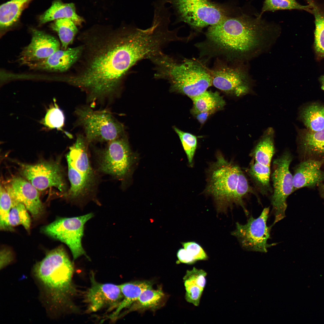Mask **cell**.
<instances>
[{
	"label": "cell",
	"mask_w": 324,
	"mask_h": 324,
	"mask_svg": "<svg viewBox=\"0 0 324 324\" xmlns=\"http://www.w3.org/2000/svg\"><path fill=\"white\" fill-rule=\"evenodd\" d=\"M82 46L66 50L60 49L47 58L27 66L32 70L51 72H63L67 70L80 56Z\"/></svg>",
	"instance_id": "18"
},
{
	"label": "cell",
	"mask_w": 324,
	"mask_h": 324,
	"mask_svg": "<svg viewBox=\"0 0 324 324\" xmlns=\"http://www.w3.org/2000/svg\"><path fill=\"white\" fill-rule=\"evenodd\" d=\"M93 216L90 213L78 217L60 218L45 226L43 231L47 235L67 245L75 260L82 256H86L82 240L85 224Z\"/></svg>",
	"instance_id": "8"
},
{
	"label": "cell",
	"mask_w": 324,
	"mask_h": 324,
	"mask_svg": "<svg viewBox=\"0 0 324 324\" xmlns=\"http://www.w3.org/2000/svg\"><path fill=\"white\" fill-rule=\"evenodd\" d=\"M150 60L154 65L156 78L167 80L171 91L185 95L191 99L212 84L211 74L196 62L187 60L178 63L163 52Z\"/></svg>",
	"instance_id": "3"
},
{
	"label": "cell",
	"mask_w": 324,
	"mask_h": 324,
	"mask_svg": "<svg viewBox=\"0 0 324 324\" xmlns=\"http://www.w3.org/2000/svg\"><path fill=\"white\" fill-rule=\"evenodd\" d=\"M216 161L208 172L206 192L214 198L219 211H225L235 203L236 194L240 168L218 153Z\"/></svg>",
	"instance_id": "6"
},
{
	"label": "cell",
	"mask_w": 324,
	"mask_h": 324,
	"mask_svg": "<svg viewBox=\"0 0 324 324\" xmlns=\"http://www.w3.org/2000/svg\"><path fill=\"white\" fill-rule=\"evenodd\" d=\"M123 298L117 308L108 316L115 321L118 318L122 310L128 308L138 299L145 289L152 288L151 282L146 281H136L125 283L119 285Z\"/></svg>",
	"instance_id": "23"
},
{
	"label": "cell",
	"mask_w": 324,
	"mask_h": 324,
	"mask_svg": "<svg viewBox=\"0 0 324 324\" xmlns=\"http://www.w3.org/2000/svg\"><path fill=\"white\" fill-rule=\"evenodd\" d=\"M269 208H264L257 218L251 216L245 224L236 223V228L232 232L239 241L242 246L248 250L266 253L268 248L276 245L269 244L271 227L267 225Z\"/></svg>",
	"instance_id": "11"
},
{
	"label": "cell",
	"mask_w": 324,
	"mask_h": 324,
	"mask_svg": "<svg viewBox=\"0 0 324 324\" xmlns=\"http://www.w3.org/2000/svg\"><path fill=\"white\" fill-rule=\"evenodd\" d=\"M206 272L201 269L194 267L190 270H187L183 278L184 283L196 284L204 289L206 283Z\"/></svg>",
	"instance_id": "38"
},
{
	"label": "cell",
	"mask_w": 324,
	"mask_h": 324,
	"mask_svg": "<svg viewBox=\"0 0 324 324\" xmlns=\"http://www.w3.org/2000/svg\"><path fill=\"white\" fill-rule=\"evenodd\" d=\"M98 163L101 172L121 178L128 172L131 157L127 140L123 136L108 142L99 151Z\"/></svg>",
	"instance_id": "12"
},
{
	"label": "cell",
	"mask_w": 324,
	"mask_h": 324,
	"mask_svg": "<svg viewBox=\"0 0 324 324\" xmlns=\"http://www.w3.org/2000/svg\"><path fill=\"white\" fill-rule=\"evenodd\" d=\"M253 192L252 189L249 185L246 178L240 169L236 191L235 204L241 206L245 211L246 214H248V212L244 208L242 199L246 195Z\"/></svg>",
	"instance_id": "37"
},
{
	"label": "cell",
	"mask_w": 324,
	"mask_h": 324,
	"mask_svg": "<svg viewBox=\"0 0 324 324\" xmlns=\"http://www.w3.org/2000/svg\"><path fill=\"white\" fill-rule=\"evenodd\" d=\"M174 130L178 135L186 154L189 164L192 165L193 160L197 146L196 136L189 133L184 132L176 127Z\"/></svg>",
	"instance_id": "35"
},
{
	"label": "cell",
	"mask_w": 324,
	"mask_h": 324,
	"mask_svg": "<svg viewBox=\"0 0 324 324\" xmlns=\"http://www.w3.org/2000/svg\"><path fill=\"white\" fill-rule=\"evenodd\" d=\"M64 18L70 19L76 25H80L84 21L83 19L76 14L74 3H64L61 0L54 1L50 7L39 16L38 21L39 24L41 25Z\"/></svg>",
	"instance_id": "21"
},
{
	"label": "cell",
	"mask_w": 324,
	"mask_h": 324,
	"mask_svg": "<svg viewBox=\"0 0 324 324\" xmlns=\"http://www.w3.org/2000/svg\"><path fill=\"white\" fill-rule=\"evenodd\" d=\"M211 76L212 84L224 92L240 96L249 91L245 77L238 69L223 66L214 70Z\"/></svg>",
	"instance_id": "16"
},
{
	"label": "cell",
	"mask_w": 324,
	"mask_h": 324,
	"mask_svg": "<svg viewBox=\"0 0 324 324\" xmlns=\"http://www.w3.org/2000/svg\"><path fill=\"white\" fill-rule=\"evenodd\" d=\"M6 189L12 197L24 205L33 218H36L40 215L43 207L39 192L28 181L20 177H14Z\"/></svg>",
	"instance_id": "15"
},
{
	"label": "cell",
	"mask_w": 324,
	"mask_h": 324,
	"mask_svg": "<svg viewBox=\"0 0 324 324\" xmlns=\"http://www.w3.org/2000/svg\"><path fill=\"white\" fill-rule=\"evenodd\" d=\"M182 246L196 261L206 260L208 256L202 248L198 243L193 242H182Z\"/></svg>",
	"instance_id": "40"
},
{
	"label": "cell",
	"mask_w": 324,
	"mask_h": 324,
	"mask_svg": "<svg viewBox=\"0 0 324 324\" xmlns=\"http://www.w3.org/2000/svg\"><path fill=\"white\" fill-rule=\"evenodd\" d=\"M0 228L3 230H12L9 222V215L13 204V199L8 191L2 185L0 189Z\"/></svg>",
	"instance_id": "33"
},
{
	"label": "cell",
	"mask_w": 324,
	"mask_h": 324,
	"mask_svg": "<svg viewBox=\"0 0 324 324\" xmlns=\"http://www.w3.org/2000/svg\"><path fill=\"white\" fill-rule=\"evenodd\" d=\"M76 26L71 20L68 18L56 20L51 24V28L57 33L63 50H66L72 42L78 31Z\"/></svg>",
	"instance_id": "29"
},
{
	"label": "cell",
	"mask_w": 324,
	"mask_h": 324,
	"mask_svg": "<svg viewBox=\"0 0 324 324\" xmlns=\"http://www.w3.org/2000/svg\"><path fill=\"white\" fill-rule=\"evenodd\" d=\"M300 118L309 130L316 132L324 129V107L318 104H312L303 108Z\"/></svg>",
	"instance_id": "28"
},
{
	"label": "cell",
	"mask_w": 324,
	"mask_h": 324,
	"mask_svg": "<svg viewBox=\"0 0 324 324\" xmlns=\"http://www.w3.org/2000/svg\"><path fill=\"white\" fill-rule=\"evenodd\" d=\"M292 158L288 152H285L273 162L272 178L274 192L271 203L274 215L273 224L285 217L287 197L293 191V176L289 166Z\"/></svg>",
	"instance_id": "9"
},
{
	"label": "cell",
	"mask_w": 324,
	"mask_h": 324,
	"mask_svg": "<svg viewBox=\"0 0 324 324\" xmlns=\"http://www.w3.org/2000/svg\"><path fill=\"white\" fill-rule=\"evenodd\" d=\"M192 100L193 106L191 111L194 115L203 112L215 113L225 104V100L217 92L206 91Z\"/></svg>",
	"instance_id": "26"
},
{
	"label": "cell",
	"mask_w": 324,
	"mask_h": 324,
	"mask_svg": "<svg viewBox=\"0 0 324 324\" xmlns=\"http://www.w3.org/2000/svg\"><path fill=\"white\" fill-rule=\"evenodd\" d=\"M76 125L81 127L89 143L108 142L124 134L123 125L106 110H95L89 105L81 106L74 111Z\"/></svg>",
	"instance_id": "5"
},
{
	"label": "cell",
	"mask_w": 324,
	"mask_h": 324,
	"mask_svg": "<svg viewBox=\"0 0 324 324\" xmlns=\"http://www.w3.org/2000/svg\"><path fill=\"white\" fill-rule=\"evenodd\" d=\"M29 44L20 53L18 60L21 65H28L45 59L60 49L59 41L53 36L36 29H32Z\"/></svg>",
	"instance_id": "14"
},
{
	"label": "cell",
	"mask_w": 324,
	"mask_h": 324,
	"mask_svg": "<svg viewBox=\"0 0 324 324\" xmlns=\"http://www.w3.org/2000/svg\"><path fill=\"white\" fill-rule=\"evenodd\" d=\"M312 14L314 15L315 19V50L319 56L324 57V6L314 7Z\"/></svg>",
	"instance_id": "31"
},
{
	"label": "cell",
	"mask_w": 324,
	"mask_h": 324,
	"mask_svg": "<svg viewBox=\"0 0 324 324\" xmlns=\"http://www.w3.org/2000/svg\"><path fill=\"white\" fill-rule=\"evenodd\" d=\"M321 187L322 190V194H323V195L324 196V186L323 185L322 187L321 186Z\"/></svg>",
	"instance_id": "45"
},
{
	"label": "cell",
	"mask_w": 324,
	"mask_h": 324,
	"mask_svg": "<svg viewBox=\"0 0 324 324\" xmlns=\"http://www.w3.org/2000/svg\"><path fill=\"white\" fill-rule=\"evenodd\" d=\"M298 134L299 146L307 158L324 157V129L316 132L302 130Z\"/></svg>",
	"instance_id": "20"
},
{
	"label": "cell",
	"mask_w": 324,
	"mask_h": 324,
	"mask_svg": "<svg viewBox=\"0 0 324 324\" xmlns=\"http://www.w3.org/2000/svg\"><path fill=\"white\" fill-rule=\"evenodd\" d=\"M73 265L65 250L58 247L48 252L34 268L36 277L52 300L65 304L75 293L72 283Z\"/></svg>",
	"instance_id": "4"
},
{
	"label": "cell",
	"mask_w": 324,
	"mask_h": 324,
	"mask_svg": "<svg viewBox=\"0 0 324 324\" xmlns=\"http://www.w3.org/2000/svg\"><path fill=\"white\" fill-rule=\"evenodd\" d=\"M94 276L92 274L91 285L85 295L88 311L95 312L103 308L109 311L115 310L123 298L119 285L100 283Z\"/></svg>",
	"instance_id": "13"
},
{
	"label": "cell",
	"mask_w": 324,
	"mask_h": 324,
	"mask_svg": "<svg viewBox=\"0 0 324 324\" xmlns=\"http://www.w3.org/2000/svg\"><path fill=\"white\" fill-rule=\"evenodd\" d=\"M32 0H10L0 7L1 31H4L16 24L22 12Z\"/></svg>",
	"instance_id": "24"
},
{
	"label": "cell",
	"mask_w": 324,
	"mask_h": 324,
	"mask_svg": "<svg viewBox=\"0 0 324 324\" xmlns=\"http://www.w3.org/2000/svg\"><path fill=\"white\" fill-rule=\"evenodd\" d=\"M274 136L272 128H268L264 131L250 153L256 161L270 166L275 152Z\"/></svg>",
	"instance_id": "25"
},
{
	"label": "cell",
	"mask_w": 324,
	"mask_h": 324,
	"mask_svg": "<svg viewBox=\"0 0 324 324\" xmlns=\"http://www.w3.org/2000/svg\"><path fill=\"white\" fill-rule=\"evenodd\" d=\"M21 175L38 190L54 187L60 191H67L64 173L58 161H41L30 164L18 162Z\"/></svg>",
	"instance_id": "10"
},
{
	"label": "cell",
	"mask_w": 324,
	"mask_h": 324,
	"mask_svg": "<svg viewBox=\"0 0 324 324\" xmlns=\"http://www.w3.org/2000/svg\"><path fill=\"white\" fill-rule=\"evenodd\" d=\"M89 144L84 135L78 134L74 143L69 148L66 159L67 163L95 184L96 176L91 164L88 153Z\"/></svg>",
	"instance_id": "19"
},
{
	"label": "cell",
	"mask_w": 324,
	"mask_h": 324,
	"mask_svg": "<svg viewBox=\"0 0 324 324\" xmlns=\"http://www.w3.org/2000/svg\"><path fill=\"white\" fill-rule=\"evenodd\" d=\"M184 285L186 291L185 296L186 300L195 306H198L204 289L195 284Z\"/></svg>",
	"instance_id": "39"
},
{
	"label": "cell",
	"mask_w": 324,
	"mask_h": 324,
	"mask_svg": "<svg viewBox=\"0 0 324 324\" xmlns=\"http://www.w3.org/2000/svg\"><path fill=\"white\" fill-rule=\"evenodd\" d=\"M324 159H305L296 167L293 176V191L304 187L321 185L324 182L321 167Z\"/></svg>",
	"instance_id": "17"
},
{
	"label": "cell",
	"mask_w": 324,
	"mask_h": 324,
	"mask_svg": "<svg viewBox=\"0 0 324 324\" xmlns=\"http://www.w3.org/2000/svg\"><path fill=\"white\" fill-rule=\"evenodd\" d=\"M311 8L309 4L302 5L296 0H265L261 13L267 11L294 9L304 10L311 13Z\"/></svg>",
	"instance_id": "34"
},
{
	"label": "cell",
	"mask_w": 324,
	"mask_h": 324,
	"mask_svg": "<svg viewBox=\"0 0 324 324\" xmlns=\"http://www.w3.org/2000/svg\"><path fill=\"white\" fill-rule=\"evenodd\" d=\"M1 267L3 268L8 264L12 260V255L7 250L3 249L1 252Z\"/></svg>",
	"instance_id": "42"
},
{
	"label": "cell",
	"mask_w": 324,
	"mask_h": 324,
	"mask_svg": "<svg viewBox=\"0 0 324 324\" xmlns=\"http://www.w3.org/2000/svg\"><path fill=\"white\" fill-rule=\"evenodd\" d=\"M270 166L255 161L254 162L253 160L248 170L250 177L262 193L264 194L267 193L270 190Z\"/></svg>",
	"instance_id": "30"
},
{
	"label": "cell",
	"mask_w": 324,
	"mask_h": 324,
	"mask_svg": "<svg viewBox=\"0 0 324 324\" xmlns=\"http://www.w3.org/2000/svg\"><path fill=\"white\" fill-rule=\"evenodd\" d=\"M320 81L321 83V88L324 90V76H322L320 78Z\"/></svg>",
	"instance_id": "44"
},
{
	"label": "cell",
	"mask_w": 324,
	"mask_h": 324,
	"mask_svg": "<svg viewBox=\"0 0 324 324\" xmlns=\"http://www.w3.org/2000/svg\"><path fill=\"white\" fill-rule=\"evenodd\" d=\"M177 256L179 261L182 263L192 264L196 262L184 248L178 250Z\"/></svg>",
	"instance_id": "41"
},
{
	"label": "cell",
	"mask_w": 324,
	"mask_h": 324,
	"mask_svg": "<svg viewBox=\"0 0 324 324\" xmlns=\"http://www.w3.org/2000/svg\"><path fill=\"white\" fill-rule=\"evenodd\" d=\"M214 113L211 112H203L197 113L194 116L198 121L201 124H203L209 117Z\"/></svg>",
	"instance_id": "43"
},
{
	"label": "cell",
	"mask_w": 324,
	"mask_h": 324,
	"mask_svg": "<svg viewBox=\"0 0 324 324\" xmlns=\"http://www.w3.org/2000/svg\"><path fill=\"white\" fill-rule=\"evenodd\" d=\"M176 16L175 22H184L196 28L214 25L225 16L209 0H167Z\"/></svg>",
	"instance_id": "7"
},
{
	"label": "cell",
	"mask_w": 324,
	"mask_h": 324,
	"mask_svg": "<svg viewBox=\"0 0 324 324\" xmlns=\"http://www.w3.org/2000/svg\"><path fill=\"white\" fill-rule=\"evenodd\" d=\"M68 176L70 184L65 196L72 200L84 198L94 191L95 184L80 173L70 163H67Z\"/></svg>",
	"instance_id": "22"
},
{
	"label": "cell",
	"mask_w": 324,
	"mask_h": 324,
	"mask_svg": "<svg viewBox=\"0 0 324 324\" xmlns=\"http://www.w3.org/2000/svg\"><path fill=\"white\" fill-rule=\"evenodd\" d=\"M64 116L62 111L55 103V106L47 111L44 119V123L48 127L61 129L64 125Z\"/></svg>",
	"instance_id": "36"
},
{
	"label": "cell",
	"mask_w": 324,
	"mask_h": 324,
	"mask_svg": "<svg viewBox=\"0 0 324 324\" xmlns=\"http://www.w3.org/2000/svg\"><path fill=\"white\" fill-rule=\"evenodd\" d=\"M273 27L263 19L242 14L233 17H225L210 26L207 32L211 42L221 49L243 53L253 50Z\"/></svg>",
	"instance_id": "2"
},
{
	"label": "cell",
	"mask_w": 324,
	"mask_h": 324,
	"mask_svg": "<svg viewBox=\"0 0 324 324\" xmlns=\"http://www.w3.org/2000/svg\"><path fill=\"white\" fill-rule=\"evenodd\" d=\"M164 294L160 289L154 290L152 288L144 290L138 299L128 309L121 314L119 318L130 312L147 309L154 310L160 305Z\"/></svg>",
	"instance_id": "27"
},
{
	"label": "cell",
	"mask_w": 324,
	"mask_h": 324,
	"mask_svg": "<svg viewBox=\"0 0 324 324\" xmlns=\"http://www.w3.org/2000/svg\"><path fill=\"white\" fill-rule=\"evenodd\" d=\"M11 197L13 204L9 215L10 226L12 227L22 225L26 230H29L31 220L27 209L23 204Z\"/></svg>",
	"instance_id": "32"
},
{
	"label": "cell",
	"mask_w": 324,
	"mask_h": 324,
	"mask_svg": "<svg viewBox=\"0 0 324 324\" xmlns=\"http://www.w3.org/2000/svg\"><path fill=\"white\" fill-rule=\"evenodd\" d=\"M98 47L80 74L68 82L86 94L89 105L112 100L128 70L139 61L147 59L150 48L145 38L123 27Z\"/></svg>",
	"instance_id": "1"
}]
</instances>
